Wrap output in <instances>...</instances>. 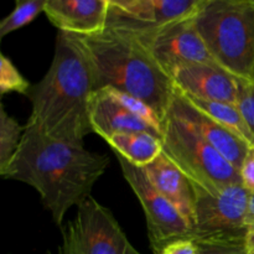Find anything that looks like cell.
<instances>
[{"label": "cell", "mask_w": 254, "mask_h": 254, "mask_svg": "<svg viewBox=\"0 0 254 254\" xmlns=\"http://www.w3.org/2000/svg\"><path fill=\"white\" fill-rule=\"evenodd\" d=\"M44 12L59 31L93 36L106 30L109 0H47Z\"/></svg>", "instance_id": "obj_14"}, {"label": "cell", "mask_w": 254, "mask_h": 254, "mask_svg": "<svg viewBox=\"0 0 254 254\" xmlns=\"http://www.w3.org/2000/svg\"><path fill=\"white\" fill-rule=\"evenodd\" d=\"M203 0H109L107 26L161 27L193 16Z\"/></svg>", "instance_id": "obj_11"}, {"label": "cell", "mask_w": 254, "mask_h": 254, "mask_svg": "<svg viewBox=\"0 0 254 254\" xmlns=\"http://www.w3.org/2000/svg\"><path fill=\"white\" fill-rule=\"evenodd\" d=\"M198 254H246L243 245H197Z\"/></svg>", "instance_id": "obj_23"}, {"label": "cell", "mask_w": 254, "mask_h": 254, "mask_svg": "<svg viewBox=\"0 0 254 254\" xmlns=\"http://www.w3.org/2000/svg\"><path fill=\"white\" fill-rule=\"evenodd\" d=\"M46 254H52L51 252H50V251H47V252H46Z\"/></svg>", "instance_id": "obj_27"}, {"label": "cell", "mask_w": 254, "mask_h": 254, "mask_svg": "<svg viewBox=\"0 0 254 254\" xmlns=\"http://www.w3.org/2000/svg\"><path fill=\"white\" fill-rule=\"evenodd\" d=\"M93 68L96 91L113 88L145 103L164 123L175 84L150 52L129 32L107 26L93 36H79Z\"/></svg>", "instance_id": "obj_3"}, {"label": "cell", "mask_w": 254, "mask_h": 254, "mask_svg": "<svg viewBox=\"0 0 254 254\" xmlns=\"http://www.w3.org/2000/svg\"><path fill=\"white\" fill-rule=\"evenodd\" d=\"M169 112L190 124L226 160L241 171L243 160L251 148L245 139L197 108L176 88Z\"/></svg>", "instance_id": "obj_13"}, {"label": "cell", "mask_w": 254, "mask_h": 254, "mask_svg": "<svg viewBox=\"0 0 254 254\" xmlns=\"http://www.w3.org/2000/svg\"><path fill=\"white\" fill-rule=\"evenodd\" d=\"M246 254H254V227L250 228L245 243Z\"/></svg>", "instance_id": "obj_25"}, {"label": "cell", "mask_w": 254, "mask_h": 254, "mask_svg": "<svg viewBox=\"0 0 254 254\" xmlns=\"http://www.w3.org/2000/svg\"><path fill=\"white\" fill-rule=\"evenodd\" d=\"M159 254H198V246L192 240L175 241L166 246Z\"/></svg>", "instance_id": "obj_24"}, {"label": "cell", "mask_w": 254, "mask_h": 254, "mask_svg": "<svg viewBox=\"0 0 254 254\" xmlns=\"http://www.w3.org/2000/svg\"><path fill=\"white\" fill-rule=\"evenodd\" d=\"M193 22L216 64L254 82V0H203Z\"/></svg>", "instance_id": "obj_4"}, {"label": "cell", "mask_w": 254, "mask_h": 254, "mask_svg": "<svg viewBox=\"0 0 254 254\" xmlns=\"http://www.w3.org/2000/svg\"><path fill=\"white\" fill-rule=\"evenodd\" d=\"M59 254H141L130 243L111 210L88 197L61 227Z\"/></svg>", "instance_id": "obj_7"}, {"label": "cell", "mask_w": 254, "mask_h": 254, "mask_svg": "<svg viewBox=\"0 0 254 254\" xmlns=\"http://www.w3.org/2000/svg\"><path fill=\"white\" fill-rule=\"evenodd\" d=\"M241 179L242 184L251 193H254V146H251L243 160L241 168Z\"/></svg>", "instance_id": "obj_22"}, {"label": "cell", "mask_w": 254, "mask_h": 254, "mask_svg": "<svg viewBox=\"0 0 254 254\" xmlns=\"http://www.w3.org/2000/svg\"><path fill=\"white\" fill-rule=\"evenodd\" d=\"M31 88L30 82L20 73L11 60L5 55L0 56V92L1 94L19 93L26 96Z\"/></svg>", "instance_id": "obj_20"}, {"label": "cell", "mask_w": 254, "mask_h": 254, "mask_svg": "<svg viewBox=\"0 0 254 254\" xmlns=\"http://www.w3.org/2000/svg\"><path fill=\"white\" fill-rule=\"evenodd\" d=\"M163 153L195 185L211 192L242 184L240 171L197 130L171 112L163 123Z\"/></svg>", "instance_id": "obj_5"}, {"label": "cell", "mask_w": 254, "mask_h": 254, "mask_svg": "<svg viewBox=\"0 0 254 254\" xmlns=\"http://www.w3.org/2000/svg\"><path fill=\"white\" fill-rule=\"evenodd\" d=\"M247 225L248 227H254V193L251 195L250 206H248V215H247Z\"/></svg>", "instance_id": "obj_26"}, {"label": "cell", "mask_w": 254, "mask_h": 254, "mask_svg": "<svg viewBox=\"0 0 254 254\" xmlns=\"http://www.w3.org/2000/svg\"><path fill=\"white\" fill-rule=\"evenodd\" d=\"M111 27L129 32L138 39L170 77L185 64L215 62L196 30L193 16L153 29Z\"/></svg>", "instance_id": "obj_9"}, {"label": "cell", "mask_w": 254, "mask_h": 254, "mask_svg": "<svg viewBox=\"0 0 254 254\" xmlns=\"http://www.w3.org/2000/svg\"><path fill=\"white\" fill-rule=\"evenodd\" d=\"M24 133L25 127L7 114L4 106L0 107V174L16 155Z\"/></svg>", "instance_id": "obj_18"}, {"label": "cell", "mask_w": 254, "mask_h": 254, "mask_svg": "<svg viewBox=\"0 0 254 254\" xmlns=\"http://www.w3.org/2000/svg\"><path fill=\"white\" fill-rule=\"evenodd\" d=\"M143 170L151 185L184 216L192 232L196 201L192 181L164 153H161L153 163L143 168Z\"/></svg>", "instance_id": "obj_15"}, {"label": "cell", "mask_w": 254, "mask_h": 254, "mask_svg": "<svg viewBox=\"0 0 254 254\" xmlns=\"http://www.w3.org/2000/svg\"><path fill=\"white\" fill-rule=\"evenodd\" d=\"M96 91L88 54L77 35L59 31L46 74L31 84L29 119L50 136L83 144L92 131L89 104Z\"/></svg>", "instance_id": "obj_2"}, {"label": "cell", "mask_w": 254, "mask_h": 254, "mask_svg": "<svg viewBox=\"0 0 254 254\" xmlns=\"http://www.w3.org/2000/svg\"><path fill=\"white\" fill-rule=\"evenodd\" d=\"M175 88L201 101L237 104L238 78L216 62L189 64L171 74Z\"/></svg>", "instance_id": "obj_12"}, {"label": "cell", "mask_w": 254, "mask_h": 254, "mask_svg": "<svg viewBox=\"0 0 254 254\" xmlns=\"http://www.w3.org/2000/svg\"><path fill=\"white\" fill-rule=\"evenodd\" d=\"M195 223L191 240L197 245H243L250 227L248 206L252 193L243 184L217 192L195 185Z\"/></svg>", "instance_id": "obj_6"}, {"label": "cell", "mask_w": 254, "mask_h": 254, "mask_svg": "<svg viewBox=\"0 0 254 254\" xmlns=\"http://www.w3.org/2000/svg\"><path fill=\"white\" fill-rule=\"evenodd\" d=\"M47 0H16L14 10L0 21V37L30 24L40 12L45 11Z\"/></svg>", "instance_id": "obj_19"}, {"label": "cell", "mask_w": 254, "mask_h": 254, "mask_svg": "<svg viewBox=\"0 0 254 254\" xmlns=\"http://www.w3.org/2000/svg\"><path fill=\"white\" fill-rule=\"evenodd\" d=\"M124 179L141 203L153 254H159L171 242L191 240V227L175 206L166 200L149 181L143 168L116 155Z\"/></svg>", "instance_id": "obj_8"}, {"label": "cell", "mask_w": 254, "mask_h": 254, "mask_svg": "<svg viewBox=\"0 0 254 254\" xmlns=\"http://www.w3.org/2000/svg\"><path fill=\"white\" fill-rule=\"evenodd\" d=\"M237 107L254 135V82L238 78Z\"/></svg>", "instance_id": "obj_21"}, {"label": "cell", "mask_w": 254, "mask_h": 254, "mask_svg": "<svg viewBox=\"0 0 254 254\" xmlns=\"http://www.w3.org/2000/svg\"><path fill=\"white\" fill-rule=\"evenodd\" d=\"M92 131L107 140L116 134L144 131L163 139V122L145 103L113 88L94 91L89 104Z\"/></svg>", "instance_id": "obj_10"}, {"label": "cell", "mask_w": 254, "mask_h": 254, "mask_svg": "<svg viewBox=\"0 0 254 254\" xmlns=\"http://www.w3.org/2000/svg\"><path fill=\"white\" fill-rule=\"evenodd\" d=\"M180 92V91H179ZM184 94V93H183ZM185 96V94H184ZM192 104H195L197 108L205 112L213 119L222 124L223 127L228 128L240 135L241 138L245 139L251 146H254V135L248 127L247 122L243 118L240 108L237 104L222 103V102H210V101H201V99L192 98V97L185 96Z\"/></svg>", "instance_id": "obj_17"}, {"label": "cell", "mask_w": 254, "mask_h": 254, "mask_svg": "<svg viewBox=\"0 0 254 254\" xmlns=\"http://www.w3.org/2000/svg\"><path fill=\"white\" fill-rule=\"evenodd\" d=\"M106 141L116 155L139 168L148 166L163 153V139L144 131L116 134Z\"/></svg>", "instance_id": "obj_16"}, {"label": "cell", "mask_w": 254, "mask_h": 254, "mask_svg": "<svg viewBox=\"0 0 254 254\" xmlns=\"http://www.w3.org/2000/svg\"><path fill=\"white\" fill-rule=\"evenodd\" d=\"M111 164L106 154L89 151L83 144L56 139L27 119L16 155L0 175L31 186L54 222L62 227L69 208L91 197L94 184Z\"/></svg>", "instance_id": "obj_1"}]
</instances>
